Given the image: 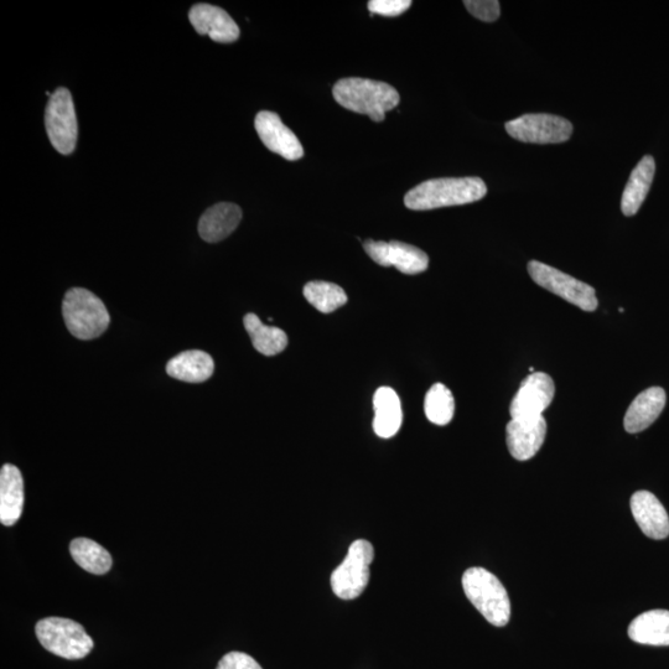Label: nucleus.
<instances>
[{
  "instance_id": "7",
  "label": "nucleus",
  "mask_w": 669,
  "mask_h": 669,
  "mask_svg": "<svg viewBox=\"0 0 669 669\" xmlns=\"http://www.w3.org/2000/svg\"><path fill=\"white\" fill-rule=\"evenodd\" d=\"M528 273L539 287L549 290L575 307L584 311L598 309L599 302L595 289L589 284L538 261L528 263Z\"/></svg>"
},
{
  "instance_id": "13",
  "label": "nucleus",
  "mask_w": 669,
  "mask_h": 669,
  "mask_svg": "<svg viewBox=\"0 0 669 669\" xmlns=\"http://www.w3.org/2000/svg\"><path fill=\"white\" fill-rule=\"evenodd\" d=\"M547 435L544 417L512 419L506 427L508 450L518 461H527L536 456Z\"/></svg>"
},
{
  "instance_id": "23",
  "label": "nucleus",
  "mask_w": 669,
  "mask_h": 669,
  "mask_svg": "<svg viewBox=\"0 0 669 669\" xmlns=\"http://www.w3.org/2000/svg\"><path fill=\"white\" fill-rule=\"evenodd\" d=\"M243 324L251 337L254 349L259 354L276 356L288 345V337L283 330L263 324L256 314H247Z\"/></svg>"
},
{
  "instance_id": "16",
  "label": "nucleus",
  "mask_w": 669,
  "mask_h": 669,
  "mask_svg": "<svg viewBox=\"0 0 669 669\" xmlns=\"http://www.w3.org/2000/svg\"><path fill=\"white\" fill-rule=\"evenodd\" d=\"M666 392L661 387H651L634 399L627 409L624 425L627 433L636 434L656 422L666 407Z\"/></svg>"
},
{
  "instance_id": "24",
  "label": "nucleus",
  "mask_w": 669,
  "mask_h": 669,
  "mask_svg": "<svg viewBox=\"0 0 669 669\" xmlns=\"http://www.w3.org/2000/svg\"><path fill=\"white\" fill-rule=\"evenodd\" d=\"M70 552L75 562L88 573L102 575L112 568L110 552L91 539H74L70 544Z\"/></svg>"
},
{
  "instance_id": "17",
  "label": "nucleus",
  "mask_w": 669,
  "mask_h": 669,
  "mask_svg": "<svg viewBox=\"0 0 669 669\" xmlns=\"http://www.w3.org/2000/svg\"><path fill=\"white\" fill-rule=\"evenodd\" d=\"M24 507V480L17 466L3 465L0 471V522L13 526L22 516Z\"/></svg>"
},
{
  "instance_id": "20",
  "label": "nucleus",
  "mask_w": 669,
  "mask_h": 669,
  "mask_svg": "<svg viewBox=\"0 0 669 669\" xmlns=\"http://www.w3.org/2000/svg\"><path fill=\"white\" fill-rule=\"evenodd\" d=\"M656 163L651 155H646L632 170L621 199V211L625 216H635L639 212L643 201L646 200L655 178Z\"/></svg>"
},
{
  "instance_id": "3",
  "label": "nucleus",
  "mask_w": 669,
  "mask_h": 669,
  "mask_svg": "<svg viewBox=\"0 0 669 669\" xmlns=\"http://www.w3.org/2000/svg\"><path fill=\"white\" fill-rule=\"evenodd\" d=\"M466 598L491 625L503 627L511 617V601L505 586L489 570L470 568L463 575Z\"/></svg>"
},
{
  "instance_id": "9",
  "label": "nucleus",
  "mask_w": 669,
  "mask_h": 669,
  "mask_svg": "<svg viewBox=\"0 0 669 669\" xmlns=\"http://www.w3.org/2000/svg\"><path fill=\"white\" fill-rule=\"evenodd\" d=\"M506 131L518 142L558 144L567 142L572 137L573 124L554 114H525L507 122Z\"/></svg>"
},
{
  "instance_id": "1",
  "label": "nucleus",
  "mask_w": 669,
  "mask_h": 669,
  "mask_svg": "<svg viewBox=\"0 0 669 669\" xmlns=\"http://www.w3.org/2000/svg\"><path fill=\"white\" fill-rule=\"evenodd\" d=\"M487 194L485 181L469 178H442L424 181L404 197V205L414 211L473 204Z\"/></svg>"
},
{
  "instance_id": "21",
  "label": "nucleus",
  "mask_w": 669,
  "mask_h": 669,
  "mask_svg": "<svg viewBox=\"0 0 669 669\" xmlns=\"http://www.w3.org/2000/svg\"><path fill=\"white\" fill-rule=\"evenodd\" d=\"M215 371V362L209 354L204 351L191 350L181 352L167 365V373L175 380L188 383H202Z\"/></svg>"
},
{
  "instance_id": "14",
  "label": "nucleus",
  "mask_w": 669,
  "mask_h": 669,
  "mask_svg": "<svg viewBox=\"0 0 669 669\" xmlns=\"http://www.w3.org/2000/svg\"><path fill=\"white\" fill-rule=\"evenodd\" d=\"M189 19L200 35H209L216 43L230 44L240 38V28L222 8L210 4H196Z\"/></svg>"
},
{
  "instance_id": "4",
  "label": "nucleus",
  "mask_w": 669,
  "mask_h": 669,
  "mask_svg": "<svg viewBox=\"0 0 669 669\" xmlns=\"http://www.w3.org/2000/svg\"><path fill=\"white\" fill-rule=\"evenodd\" d=\"M62 315L72 336L92 340L110 325V314L102 300L84 288L70 289L62 303Z\"/></svg>"
},
{
  "instance_id": "22",
  "label": "nucleus",
  "mask_w": 669,
  "mask_h": 669,
  "mask_svg": "<svg viewBox=\"0 0 669 669\" xmlns=\"http://www.w3.org/2000/svg\"><path fill=\"white\" fill-rule=\"evenodd\" d=\"M632 641L648 646H669V611L652 610L637 616L629 626Z\"/></svg>"
},
{
  "instance_id": "27",
  "label": "nucleus",
  "mask_w": 669,
  "mask_h": 669,
  "mask_svg": "<svg viewBox=\"0 0 669 669\" xmlns=\"http://www.w3.org/2000/svg\"><path fill=\"white\" fill-rule=\"evenodd\" d=\"M464 5L473 17L482 22L492 23L500 18L501 7L497 0H466Z\"/></svg>"
},
{
  "instance_id": "6",
  "label": "nucleus",
  "mask_w": 669,
  "mask_h": 669,
  "mask_svg": "<svg viewBox=\"0 0 669 669\" xmlns=\"http://www.w3.org/2000/svg\"><path fill=\"white\" fill-rule=\"evenodd\" d=\"M373 559L375 549L370 542L359 539L351 544L344 562L331 574V589L337 598H359L370 582V565Z\"/></svg>"
},
{
  "instance_id": "11",
  "label": "nucleus",
  "mask_w": 669,
  "mask_h": 669,
  "mask_svg": "<svg viewBox=\"0 0 669 669\" xmlns=\"http://www.w3.org/2000/svg\"><path fill=\"white\" fill-rule=\"evenodd\" d=\"M556 386L551 376L533 372L522 381L520 390L513 397L510 407L512 419H531L543 416L552 403Z\"/></svg>"
},
{
  "instance_id": "15",
  "label": "nucleus",
  "mask_w": 669,
  "mask_h": 669,
  "mask_svg": "<svg viewBox=\"0 0 669 669\" xmlns=\"http://www.w3.org/2000/svg\"><path fill=\"white\" fill-rule=\"evenodd\" d=\"M632 515L643 534L652 539H665L669 534L666 508L651 492L639 491L631 497Z\"/></svg>"
},
{
  "instance_id": "19",
  "label": "nucleus",
  "mask_w": 669,
  "mask_h": 669,
  "mask_svg": "<svg viewBox=\"0 0 669 669\" xmlns=\"http://www.w3.org/2000/svg\"><path fill=\"white\" fill-rule=\"evenodd\" d=\"M373 408H375V419H373L375 433L383 439L394 437L403 422L401 399L396 391L390 387L378 388L373 397Z\"/></svg>"
},
{
  "instance_id": "18",
  "label": "nucleus",
  "mask_w": 669,
  "mask_h": 669,
  "mask_svg": "<svg viewBox=\"0 0 669 669\" xmlns=\"http://www.w3.org/2000/svg\"><path fill=\"white\" fill-rule=\"evenodd\" d=\"M242 220L240 206L231 202H220L210 207L201 216L199 222V233L202 240L209 243H217L225 240L236 230Z\"/></svg>"
},
{
  "instance_id": "10",
  "label": "nucleus",
  "mask_w": 669,
  "mask_h": 669,
  "mask_svg": "<svg viewBox=\"0 0 669 669\" xmlns=\"http://www.w3.org/2000/svg\"><path fill=\"white\" fill-rule=\"evenodd\" d=\"M363 248L373 262L382 267H396L399 272L409 276L423 273L429 266L427 253L408 243L367 240Z\"/></svg>"
},
{
  "instance_id": "29",
  "label": "nucleus",
  "mask_w": 669,
  "mask_h": 669,
  "mask_svg": "<svg viewBox=\"0 0 669 669\" xmlns=\"http://www.w3.org/2000/svg\"><path fill=\"white\" fill-rule=\"evenodd\" d=\"M216 669H263L253 657L243 652H230L223 656Z\"/></svg>"
},
{
  "instance_id": "28",
  "label": "nucleus",
  "mask_w": 669,
  "mask_h": 669,
  "mask_svg": "<svg viewBox=\"0 0 669 669\" xmlns=\"http://www.w3.org/2000/svg\"><path fill=\"white\" fill-rule=\"evenodd\" d=\"M411 0H371L368 10L383 17H398L411 8Z\"/></svg>"
},
{
  "instance_id": "12",
  "label": "nucleus",
  "mask_w": 669,
  "mask_h": 669,
  "mask_svg": "<svg viewBox=\"0 0 669 669\" xmlns=\"http://www.w3.org/2000/svg\"><path fill=\"white\" fill-rule=\"evenodd\" d=\"M254 127L259 138L271 152L294 162L304 157V148L300 140L285 126L277 113L262 111L257 114Z\"/></svg>"
},
{
  "instance_id": "8",
  "label": "nucleus",
  "mask_w": 669,
  "mask_h": 669,
  "mask_svg": "<svg viewBox=\"0 0 669 669\" xmlns=\"http://www.w3.org/2000/svg\"><path fill=\"white\" fill-rule=\"evenodd\" d=\"M45 126L50 142L57 152L64 155L74 152L79 128L74 101L67 88H59L50 97L45 111Z\"/></svg>"
},
{
  "instance_id": "26",
  "label": "nucleus",
  "mask_w": 669,
  "mask_h": 669,
  "mask_svg": "<svg viewBox=\"0 0 669 669\" xmlns=\"http://www.w3.org/2000/svg\"><path fill=\"white\" fill-rule=\"evenodd\" d=\"M424 412L429 422L437 425H448L453 420L455 413L453 393L442 383H437L430 388L427 396H425Z\"/></svg>"
},
{
  "instance_id": "25",
  "label": "nucleus",
  "mask_w": 669,
  "mask_h": 669,
  "mask_svg": "<svg viewBox=\"0 0 669 669\" xmlns=\"http://www.w3.org/2000/svg\"><path fill=\"white\" fill-rule=\"evenodd\" d=\"M304 297L320 313L329 314L347 303L345 290L334 283L310 282L304 287Z\"/></svg>"
},
{
  "instance_id": "2",
  "label": "nucleus",
  "mask_w": 669,
  "mask_h": 669,
  "mask_svg": "<svg viewBox=\"0 0 669 669\" xmlns=\"http://www.w3.org/2000/svg\"><path fill=\"white\" fill-rule=\"evenodd\" d=\"M333 95L337 103L346 110L366 114L372 121H385L386 112L399 103L396 88L375 80L349 77L336 82Z\"/></svg>"
},
{
  "instance_id": "5",
  "label": "nucleus",
  "mask_w": 669,
  "mask_h": 669,
  "mask_svg": "<svg viewBox=\"0 0 669 669\" xmlns=\"http://www.w3.org/2000/svg\"><path fill=\"white\" fill-rule=\"evenodd\" d=\"M35 632L45 650L65 660H81L95 646L79 622L64 617H48L40 620Z\"/></svg>"
}]
</instances>
